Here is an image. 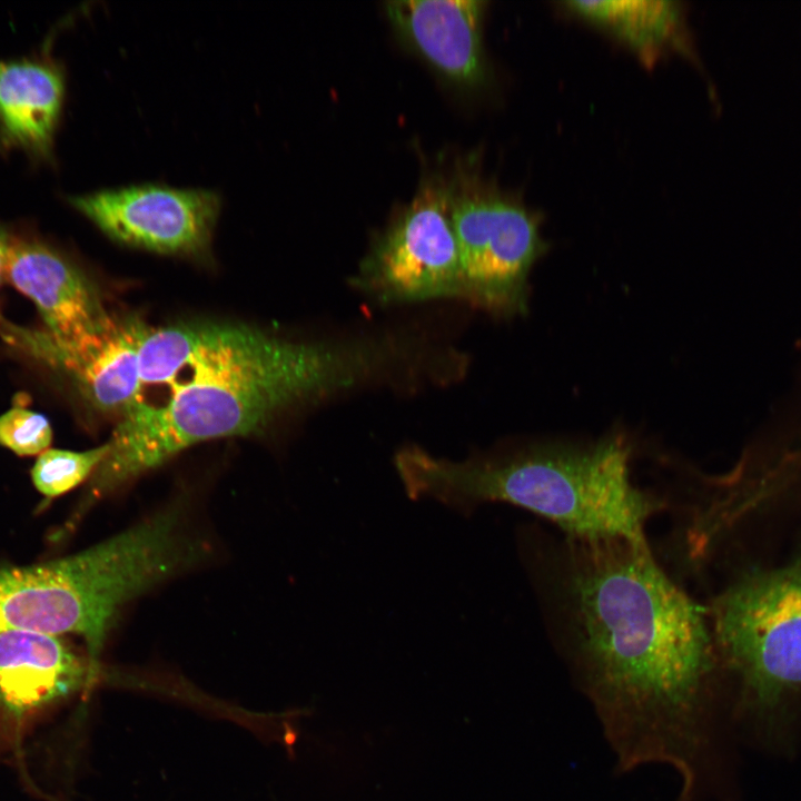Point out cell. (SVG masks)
Segmentation results:
<instances>
[{"label": "cell", "mask_w": 801, "mask_h": 801, "mask_svg": "<svg viewBox=\"0 0 801 801\" xmlns=\"http://www.w3.org/2000/svg\"><path fill=\"white\" fill-rule=\"evenodd\" d=\"M51 441L52 429L42 414L14 407L0 416V445L17 455H40Z\"/></svg>", "instance_id": "16"}, {"label": "cell", "mask_w": 801, "mask_h": 801, "mask_svg": "<svg viewBox=\"0 0 801 801\" xmlns=\"http://www.w3.org/2000/svg\"><path fill=\"white\" fill-rule=\"evenodd\" d=\"M567 6L641 50L668 40L678 20L671 1H571Z\"/></svg>", "instance_id": "14"}, {"label": "cell", "mask_w": 801, "mask_h": 801, "mask_svg": "<svg viewBox=\"0 0 801 801\" xmlns=\"http://www.w3.org/2000/svg\"><path fill=\"white\" fill-rule=\"evenodd\" d=\"M65 98L60 66L47 59L0 60V141L50 158Z\"/></svg>", "instance_id": "13"}, {"label": "cell", "mask_w": 801, "mask_h": 801, "mask_svg": "<svg viewBox=\"0 0 801 801\" xmlns=\"http://www.w3.org/2000/svg\"><path fill=\"white\" fill-rule=\"evenodd\" d=\"M6 277L36 304L53 338H83L112 318L79 269L40 243H11Z\"/></svg>", "instance_id": "12"}, {"label": "cell", "mask_w": 801, "mask_h": 801, "mask_svg": "<svg viewBox=\"0 0 801 801\" xmlns=\"http://www.w3.org/2000/svg\"><path fill=\"white\" fill-rule=\"evenodd\" d=\"M353 285L383 305L463 298L448 184L425 180L373 243Z\"/></svg>", "instance_id": "7"}, {"label": "cell", "mask_w": 801, "mask_h": 801, "mask_svg": "<svg viewBox=\"0 0 801 801\" xmlns=\"http://www.w3.org/2000/svg\"><path fill=\"white\" fill-rule=\"evenodd\" d=\"M448 189L463 299L496 315L524 313L528 274L544 250L535 217L469 172Z\"/></svg>", "instance_id": "6"}, {"label": "cell", "mask_w": 801, "mask_h": 801, "mask_svg": "<svg viewBox=\"0 0 801 801\" xmlns=\"http://www.w3.org/2000/svg\"><path fill=\"white\" fill-rule=\"evenodd\" d=\"M632 448L611 436L592 443H532L436 457L400 447L393 464L411 501L433 500L464 517L487 503L522 508L576 538L647 541L646 525L670 501L632 477Z\"/></svg>", "instance_id": "3"}, {"label": "cell", "mask_w": 801, "mask_h": 801, "mask_svg": "<svg viewBox=\"0 0 801 801\" xmlns=\"http://www.w3.org/2000/svg\"><path fill=\"white\" fill-rule=\"evenodd\" d=\"M98 665L61 635L0 633V742L16 752L26 730L72 694L89 686Z\"/></svg>", "instance_id": "9"}, {"label": "cell", "mask_w": 801, "mask_h": 801, "mask_svg": "<svg viewBox=\"0 0 801 801\" xmlns=\"http://www.w3.org/2000/svg\"><path fill=\"white\" fill-rule=\"evenodd\" d=\"M554 649L591 704L617 773L665 765L678 801L704 787L720 662L705 614L647 541L517 533Z\"/></svg>", "instance_id": "1"}, {"label": "cell", "mask_w": 801, "mask_h": 801, "mask_svg": "<svg viewBox=\"0 0 801 801\" xmlns=\"http://www.w3.org/2000/svg\"><path fill=\"white\" fill-rule=\"evenodd\" d=\"M108 453V442L82 452L47 449L38 456L31 469L32 483L36 490L50 501L93 475Z\"/></svg>", "instance_id": "15"}, {"label": "cell", "mask_w": 801, "mask_h": 801, "mask_svg": "<svg viewBox=\"0 0 801 801\" xmlns=\"http://www.w3.org/2000/svg\"><path fill=\"white\" fill-rule=\"evenodd\" d=\"M720 661L763 714L801 691V574L750 572L704 607Z\"/></svg>", "instance_id": "4"}, {"label": "cell", "mask_w": 801, "mask_h": 801, "mask_svg": "<svg viewBox=\"0 0 801 801\" xmlns=\"http://www.w3.org/2000/svg\"><path fill=\"white\" fill-rule=\"evenodd\" d=\"M11 241L4 230L0 228V284L6 277V267Z\"/></svg>", "instance_id": "17"}, {"label": "cell", "mask_w": 801, "mask_h": 801, "mask_svg": "<svg viewBox=\"0 0 801 801\" xmlns=\"http://www.w3.org/2000/svg\"><path fill=\"white\" fill-rule=\"evenodd\" d=\"M129 589L123 558L105 542L58 560L0 565V633H72L98 665Z\"/></svg>", "instance_id": "5"}, {"label": "cell", "mask_w": 801, "mask_h": 801, "mask_svg": "<svg viewBox=\"0 0 801 801\" xmlns=\"http://www.w3.org/2000/svg\"><path fill=\"white\" fill-rule=\"evenodd\" d=\"M483 0H394L385 13L400 40L444 79L463 89L487 81Z\"/></svg>", "instance_id": "11"}, {"label": "cell", "mask_w": 801, "mask_h": 801, "mask_svg": "<svg viewBox=\"0 0 801 801\" xmlns=\"http://www.w3.org/2000/svg\"><path fill=\"white\" fill-rule=\"evenodd\" d=\"M110 238L161 254L207 250L221 199L207 189L136 185L68 198Z\"/></svg>", "instance_id": "8"}, {"label": "cell", "mask_w": 801, "mask_h": 801, "mask_svg": "<svg viewBox=\"0 0 801 801\" xmlns=\"http://www.w3.org/2000/svg\"><path fill=\"white\" fill-rule=\"evenodd\" d=\"M392 338L294 340L236 324L148 328L139 348L142 387L164 385L159 403L122 415L91 477L81 511L198 443L259 434L280 415L393 374Z\"/></svg>", "instance_id": "2"}, {"label": "cell", "mask_w": 801, "mask_h": 801, "mask_svg": "<svg viewBox=\"0 0 801 801\" xmlns=\"http://www.w3.org/2000/svg\"><path fill=\"white\" fill-rule=\"evenodd\" d=\"M797 571L801 574V564H800L799 568H797Z\"/></svg>", "instance_id": "18"}, {"label": "cell", "mask_w": 801, "mask_h": 801, "mask_svg": "<svg viewBox=\"0 0 801 801\" xmlns=\"http://www.w3.org/2000/svg\"><path fill=\"white\" fill-rule=\"evenodd\" d=\"M147 330L139 319L112 317L100 332L73 340L13 327L4 337L69 375L97 408L121 417L142 397L139 348Z\"/></svg>", "instance_id": "10"}]
</instances>
